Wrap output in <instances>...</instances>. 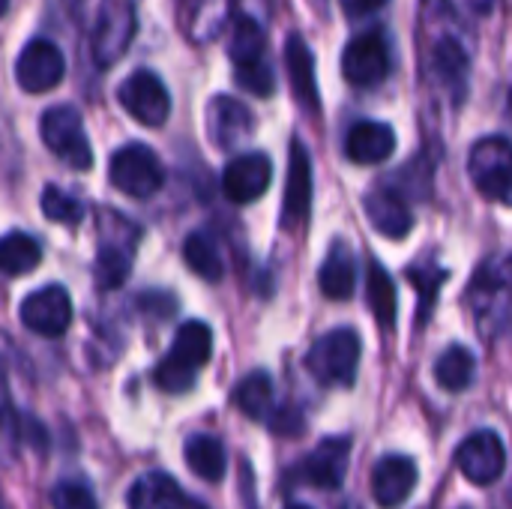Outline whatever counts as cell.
Here are the masks:
<instances>
[{
    "label": "cell",
    "mask_w": 512,
    "mask_h": 509,
    "mask_svg": "<svg viewBox=\"0 0 512 509\" xmlns=\"http://www.w3.org/2000/svg\"><path fill=\"white\" fill-rule=\"evenodd\" d=\"M474 324L486 336H498L512 321V255H492L480 264L468 285Z\"/></svg>",
    "instance_id": "obj_1"
},
{
    "label": "cell",
    "mask_w": 512,
    "mask_h": 509,
    "mask_svg": "<svg viewBox=\"0 0 512 509\" xmlns=\"http://www.w3.org/2000/svg\"><path fill=\"white\" fill-rule=\"evenodd\" d=\"M213 354V333L204 321H186L177 336L171 351L159 360V366L153 369V381L162 393L180 396L186 390L195 387V378L201 372V366H207Z\"/></svg>",
    "instance_id": "obj_2"
},
{
    "label": "cell",
    "mask_w": 512,
    "mask_h": 509,
    "mask_svg": "<svg viewBox=\"0 0 512 509\" xmlns=\"http://www.w3.org/2000/svg\"><path fill=\"white\" fill-rule=\"evenodd\" d=\"M264 51H267L264 27L252 15H237L234 27H231L228 54L234 63L237 84L255 96H270L276 90V78H273V69H270Z\"/></svg>",
    "instance_id": "obj_3"
},
{
    "label": "cell",
    "mask_w": 512,
    "mask_h": 509,
    "mask_svg": "<svg viewBox=\"0 0 512 509\" xmlns=\"http://www.w3.org/2000/svg\"><path fill=\"white\" fill-rule=\"evenodd\" d=\"M360 336L351 327L324 333L306 354L309 375L324 387H351L360 366Z\"/></svg>",
    "instance_id": "obj_4"
},
{
    "label": "cell",
    "mask_w": 512,
    "mask_h": 509,
    "mask_svg": "<svg viewBox=\"0 0 512 509\" xmlns=\"http://www.w3.org/2000/svg\"><path fill=\"white\" fill-rule=\"evenodd\" d=\"M39 138L42 144L69 168L87 171L93 165V150L81 123V114L72 105H54L39 117Z\"/></svg>",
    "instance_id": "obj_5"
},
{
    "label": "cell",
    "mask_w": 512,
    "mask_h": 509,
    "mask_svg": "<svg viewBox=\"0 0 512 509\" xmlns=\"http://www.w3.org/2000/svg\"><path fill=\"white\" fill-rule=\"evenodd\" d=\"M471 183L489 201L512 204V144L501 135H486L471 147L468 156Z\"/></svg>",
    "instance_id": "obj_6"
},
{
    "label": "cell",
    "mask_w": 512,
    "mask_h": 509,
    "mask_svg": "<svg viewBox=\"0 0 512 509\" xmlns=\"http://www.w3.org/2000/svg\"><path fill=\"white\" fill-rule=\"evenodd\" d=\"M111 186L129 198H150L165 183V168L147 144H126L111 156Z\"/></svg>",
    "instance_id": "obj_7"
},
{
    "label": "cell",
    "mask_w": 512,
    "mask_h": 509,
    "mask_svg": "<svg viewBox=\"0 0 512 509\" xmlns=\"http://www.w3.org/2000/svg\"><path fill=\"white\" fill-rule=\"evenodd\" d=\"M135 36V6L132 0H99L93 27V60L108 69L114 66Z\"/></svg>",
    "instance_id": "obj_8"
},
{
    "label": "cell",
    "mask_w": 512,
    "mask_h": 509,
    "mask_svg": "<svg viewBox=\"0 0 512 509\" xmlns=\"http://www.w3.org/2000/svg\"><path fill=\"white\" fill-rule=\"evenodd\" d=\"M342 75L354 87H375L390 75V42L381 30L357 33L342 51Z\"/></svg>",
    "instance_id": "obj_9"
},
{
    "label": "cell",
    "mask_w": 512,
    "mask_h": 509,
    "mask_svg": "<svg viewBox=\"0 0 512 509\" xmlns=\"http://www.w3.org/2000/svg\"><path fill=\"white\" fill-rule=\"evenodd\" d=\"M117 99L123 105V111L129 117H135L144 126H162L171 114V96L168 87L162 84V78L150 69H138L132 72L120 87H117Z\"/></svg>",
    "instance_id": "obj_10"
},
{
    "label": "cell",
    "mask_w": 512,
    "mask_h": 509,
    "mask_svg": "<svg viewBox=\"0 0 512 509\" xmlns=\"http://www.w3.org/2000/svg\"><path fill=\"white\" fill-rule=\"evenodd\" d=\"M456 465L459 471L477 483V486H492L495 480H501L504 468H507V447L501 441L498 432L492 429H480L474 435H468L459 450H456Z\"/></svg>",
    "instance_id": "obj_11"
},
{
    "label": "cell",
    "mask_w": 512,
    "mask_h": 509,
    "mask_svg": "<svg viewBox=\"0 0 512 509\" xmlns=\"http://www.w3.org/2000/svg\"><path fill=\"white\" fill-rule=\"evenodd\" d=\"M66 60L48 39H30L15 60V81L27 93H48L63 81Z\"/></svg>",
    "instance_id": "obj_12"
},
{
    "label": "cell",
    "mask_w": 512,
    "mask_h": 509,
    "mask_svg": "<svg viewBox=\"0 0 512 509\" xmlns=\"http://www.w3.org/2000/svg\"><path fill=\"white\" fill-rule=\"evenodd\" d=\"M21 324L36 336H63L72 324V300L63 285H45L24 297L21 303Z\"/></svg>",
    "instance_id": "obj_13"
},
{
    "label": "cell",
    "mask_w": 512,
    "mask_h": 509,
    "mask_svg": "<svg viewBox=\"0 0 512 509\" xmlns=\"http://www.w3.org/2000/svg\"><path fill=\"white\" fill-rule=\"evenodd\" d=\"M270 177L273 165L264 153H240L222 171V192L234 204H249L267 192Z\"/></svg>",
    "instance_id": "obj_14"
},
{
    "label": "cell",
    "mask_w": 512,
    "mask_h": 509,
    "mask_svg": "<svg viewBox=\"0 0 512 509\" xmlns=\"http://www.w3.org/2000/svg\"><path fill=\"white\" fill-rule=\"evenodd\" d=\"M348 459H351V438H327L300 462V477L315 489L333 492L345 483Z\"/></svg>",
    "instance_id": "obj_15"
},
{
    "label": "cell",
    "mask_w": 512,
    "mask_h": 509,
    "mask_svg": "<svg viewBox=\"0 0 512 509\" xmlns=\"http://www.w3.org/2000/svg\"><path fill=\"white\" fill-rule=\"evenodd\" d=\"M207 132L222 150L240 147L255 132L252 111L234 96H213L207 105Z\"/></svg>",
    "instance_id": "obj_16"
},
{
    "label": "cell",
    "mask_w": 512,
    "mask_h": 509,
    "mask_svg": "<svg viewBox=\"0 0 512 509\" xmlns=\"http://www.w3.org/2000/svg\"><path fill=\"white\" fill-rule=\"evenodd\" d=\"M312 207V159L300 138L291 144V162H288V183H285V201H282V225L297 228L306 222Z\"/></svg>",
    "instance_id": "obj_17"
},
{
    "label": "cell",
    "mask_w": 512,
    "mask_h": 509,
    "mask_svg": "<svg viewBox=\"0 0 512 509\" xmlns=\"http://www.w3.org/2000/svg\"><path fill=\"white\" fill-rule=\"evenodd\" d=\"M417 489V465L408 456H387L378 462L372 474V495L378 507L396 509L402 507Z\"/></svg>",
    "instance_id": "obj_18"
},
{
    "label": "cell",
    "mask_w": 512,
    "mask_h": 509,
    "mask_svg": "<svg viewBox=\"0 0 512 509\" xmlns=\"http://www.w3.org/2000/svg\"><path fill=\"white\" fill-rule=\"evenodd\" d=\"M363 204H366V216L378 234H384L390 240H402L411 234L414 216H411L408 201L399 192H393L387 186H375V189H369Z\"/></svg>",
    "instance_id": "obj_19"
},
{
    "label": "cell",
    "mask_w": 512,
    "mask_h": 509,
    "mask_svg": "<svg viewBox=\"0 0 512 509\" xmlns=\"http://www.w3.org/2000/svg\"><path fill=\"white\" fill-rule=\"evenodd\" d=\"M468 54L462 48V42L456 36H441L432 45V57H429V69L432 78L441 90H447L453 96V102H459L465 96L468 87Z\"/></svg>",
    "instance_id": "obj_20"
},
{
    "label": "cell",
    "mask_w": 512,
    "mask_h": 509,
    "mask_svg": "<svg viewBox=\"0 0 512 509\" xmlns=\"http://www.w3.org/2000/svg\"><path fill=\"white\" fill-rule=\"evenodd\" d=\"M285 66H288L291 90H294L300 108L306 114H318L321 102H318V84H315V57L300 33H291L285 42Z\"/></svg>",
    "instance_id": "obj_21"
},
{
    "label": "cell",
    "mask_w": 512,
    "mask_h": 509,
    "mask_svg": "<svg viewBox=\"0 0 512 509\" xmlns=\"http://www.w3.org/2000/svg\"><path fill=\"white\" fill-rule=\"evenodd\" d=\"M396 150V132L378 120H360L348 129L345 153L357 165H381Z\"/></svg>",
    "instance_id": "obj_22"
},
{
    "label": "cell",
    "mask_w": 512,
    "mask_h": 509,
    "mask_svg": "<svg viewBox=\"0 0 512 509\" xmlns=\"http://www.w3.org/2000/svg\"><path fill=\"white\" fill-rule=\"evenodd\" d=\"M129 509H186L189 501L180 489V483L165 471H147L138 477L126 495Z\"/></svg>",
    "instance_id": "obj_23"
},
{
    "label": "cell",
    "mask_w": 512,
    "mask_h": 509,
    "mask_svg": "<svg viewBox=\"0 0 512 509\" xmlns=\"http://www.w3.org/2000/svg\"><path fill=\"white\" fill-rule=\"evenodd\" d=\"M318 285L327 300H351L357 291V261L345 240H336L321 264Z\"/></svg>",
    "instance_id": "obj_24"
},
{
    "label": "cell",
    "mask_w": 512,
    "mask_h": 509,
    "mask_svg": "<svg viewBox=\"0 0 512 509\" xmlns=\"http://www.w3.org/2000/svg\"><path fill=\"white\" fill-rule=\"evenodd\" d=\"M183 459L204 483H219L228 468V453L213 435H192L183 447Z\"/></svg>",
    "instance_id": "obj_25"
},
{
    "label": "cell",
    "mask_w": 512,
    "mask_h": 509,
    "mask_svg": "<svg viewBox=\"0 0 512 509\" xmlns=\"http://www.w3.org/2000/svg\"><path fill=\"white\" fill-rule=\"evenodd\" d=\"M183 261L204 282H219L222 273H225L219 243H216V237L210 231H192L186 237V243H183Z\"/></svg>",
    "instance_id": "obj_26"
},
{
    "label": "cell",
    "mask_w": 512,
    "mask_h": 509,
    "mask_svg": "<svg viewBox=\"0 0 512 509\" xmlns=\"http://www.w3.org/2000/svg\"><path fill=\"white\" fill-rule=\"evenodd\" d=\"M132 252H135V243H123V240L102 243L96 264H93V276L102 291L120 288L126 282V276L132 270Z\"/></svg>",
    "instance_id": "obj_27"
},
{
    "label": "cell",
    "mask_w": 512,
    "mask_h": 509,
    "mask_svg": "<svg viewBox=\"0 0 512 509\" xmlns=\"http://www.w3.org/2000/svg\"><path fill=\"white\" fill-rule=\"evenodd\" d=\"M477 375V360L465 345H450L438 363H435V381L447 390V393H462L474 384Z\"/></svg>",
    "instance_id": "obj_28"
},
{
    "label": "cell",
    "mask_w": 512,
    "mask_h": 509,
    "mask_svg": "<svg viewBox=\"0 0 512 509\" xmlns=\"http://www.w3.org/2000/svg\"><path fill=\"white\" fill-rule=\"evenodd\" d=\"M234 405L252 417V420H267L273 408V381L267 372H249L237 387H234Z\"/></svg>",
    "instance_id": "obj_29"
},
{
    "label": "cell",
    "mask_w": 512,
    "mask_h": 509,
    "mask_svg": "<svg viewBox=\"0 0 512 509\" xmlns=\"http://www.w3.org/2000/svg\"><path fill=\"white\" fill-rule=\"evenodd\" d=\"M0 261L9 276L30 273L42 261V246L36 243V237H30L24 231H9L0 243Z\"/></svg>",
    "instance_id": "obj_30"
},
{
    "label": "cell",
    "mask_w": 512,
    "mask_h": 509,
    "mask_svg": "<svg viewBox=\"0 0 512 509\" xmlns=\"http://www.w3.org/2000/svg\"><path fill=\"white\" fill-rule=\"evenodd\" d=\"M366 297H369V306L378 318L381 327H393L396 324V285L390 279V273L372 261L369 264V276H366Z\"/></svg>",
    "instance_id": "obj_31"
},
{
    "label": "cell",
    "mask_w": 512,
    "mask_h": 509,
    "mask_svg": "<svg viewBox=\"0 0 512 509\" xmlns=\"http://www.w3.org/2000/svg\"><path fill=\"white\" fill-rule=\"evenodd\" d=\"M39 207L51 222H60V225H78L84 219V204L75 195L63 192L60 186H45Z\"/></svg>",
    "instance_id": "obj_32"
},
{
    "label": "cell",
    "mask_w": 512,
    "mask_h": 509,
    "mask_svg": "<svg viewBox=\"0 0 512 509\" xmlns=\"http://www.w3.org/2000/svg\"><path fill=\"white\" fill-rule=\"evenodd\" d=\"M48 498H51V507L54 509H99L93 492L84 483H75V480L57 483Z\"/></svg>",
    "instance_id": "obj_33"
},
{
    "label": "cell",
    "mask_w": 512,
    "mask_h": 509,
    "mask_svg": "<svg viewBox=\"0 0 512 509\" xmlns=\"http://www.w3.org/2000/svg\"><path fill=\"white\" fill-rule=\"evenodd\" d=\"M267 426L276 432V435H288V438H297L303 432V414L291 405L285 408H276L270 417H267Z\"/></svg>",
    "instance_id": "obj_34"
},
{
    "label": "cell",
    "mask_w": 512,
    "mask_h": 509,
    "mask_svg": "<svg viewBox=\"0 0 512 509\" xmlns=\"http://www.w3.org/2000/svg\"><path fill=\"white\" fill-rule=\"evenodd\" d=\"M339 3H342L348 18H363V15H372V12L384 9L387 0H339Z\"/></svg>",
    "instance_id": "obj_35"
},
{
    "label": "cell",
    "mask_w": 512,
    "mask_h": 509,
    "mask_svg": "<svg viewBox=\"0 0 512 509\" xmlns=\"http://www.w3.org/2000/svg\"><path fill=\"white\" fill-rule=\"evenodd\" d=\"M285 509H312V507H306V504H288Z\"/></svg>",
    "instance_id": "obj_36"
},
{
    "label": "cell",
    "mask_w": 512,
    "mask_h": 509,
    "mask_svg": "<svg viewBox=\"0 0 512 509\" xmlns=\"http://www.w3.org/2000/svg\"><path fill=\"white\" fill-rule=\"evenodd\" d=\"M186 509H204V507H201V504H189V507H186Z\"/></svg>",
    "instance_id": "obj_37"
}]
</instances>
